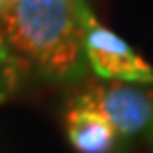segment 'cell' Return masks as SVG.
Here are the masks:
<instances>
[{
  "label": "cell",
  "instance_id": "5b68a950",
  "mask_svg": "<svg viewBox=\"0 0 153 153\" xmlns=\"http://www.w3.org/2000/svg\"><path fill=\"white\" fill-rule=\"evenodd\" d=\"M26 74V62L19 55L13 53V49L4 43L0 34V102H7L13 98L19 89Z\"/></svg>",
  "mask_w": 153,
  "mask_h": 153
},
{
  "label": "cell",
  "instance_id": "3957f363",
  "mask_svg": "<svg viewBox=\"0 0 153 153\" xmlns=\"http://www.w3.org/2000/svg\"><path fill=\"white\" fill-rule=\"evenodd\" d=\"M79 22L83 28V53L87 68L100 81H119L151 85L153 68L134 51L123 38L98 22L85 0L76 2Z\"/></svg>",
  "mask_w": 153,
  "mask_h": 153
},
{
  "label": "cell",
  "instance_id": "8992f818",
  "mask_svg": "<svg viewBox=\"0 0 153 153\" xmlns=\"http://www.w3.org/2000/svg\"><path fill=\"white\" fill-rule=\"evenodd\" d=\"M0 4H2V0H0Z\"/></svg>",
  "mask_w": 153,
  "mask_h": 153
},
{
  "label": "cell",
  "instance_id": "7a4b0ae2",
  "mask_svg": "<svg viewBox=\"0 0 153 153\" xmlns=\"http://www.w3.org/2000/svg\"><path fill=\"white\" fill-rule=\"evenodd\" d=\"M70 100L96 108L123 140L140 138L153 149V89L136 83L94 81L70 96Z\"/></svg>",
  "mask_w": 153,
  "mask_h": 153
},
{
  "label": "cell",
  "instance_id": "6da1fadb",
  "mask_svg": "<svg viewBox=\"0 0 153 153\" xmlns=\"http://www.w3.org/2000/svg\"><path fill=\"white\" fill-rule=\"evenodd\" d=\"M79 0H2L0 34L47 81L76 83L89 72L83 53Z\"/></svg>",
  "mask_w": 153,
  "mask_h": 153
},
{
  "label": "cell",
  "instance_id": "277c9868",
  "mask_svg": "<svg viewBox=\"0 0 153 153\" xmlns=\"http://www.w3.org/2000/svg\"><path fill=\"white\" fill-rule=\"evenodd\" d=\"M64 130L68 143L79 153H123L126 143L106 117L81 102L68 98L64 111Z\"/></svg>",
  "mask_w": 153,
  "mask_h": 153
}]
</instances>
